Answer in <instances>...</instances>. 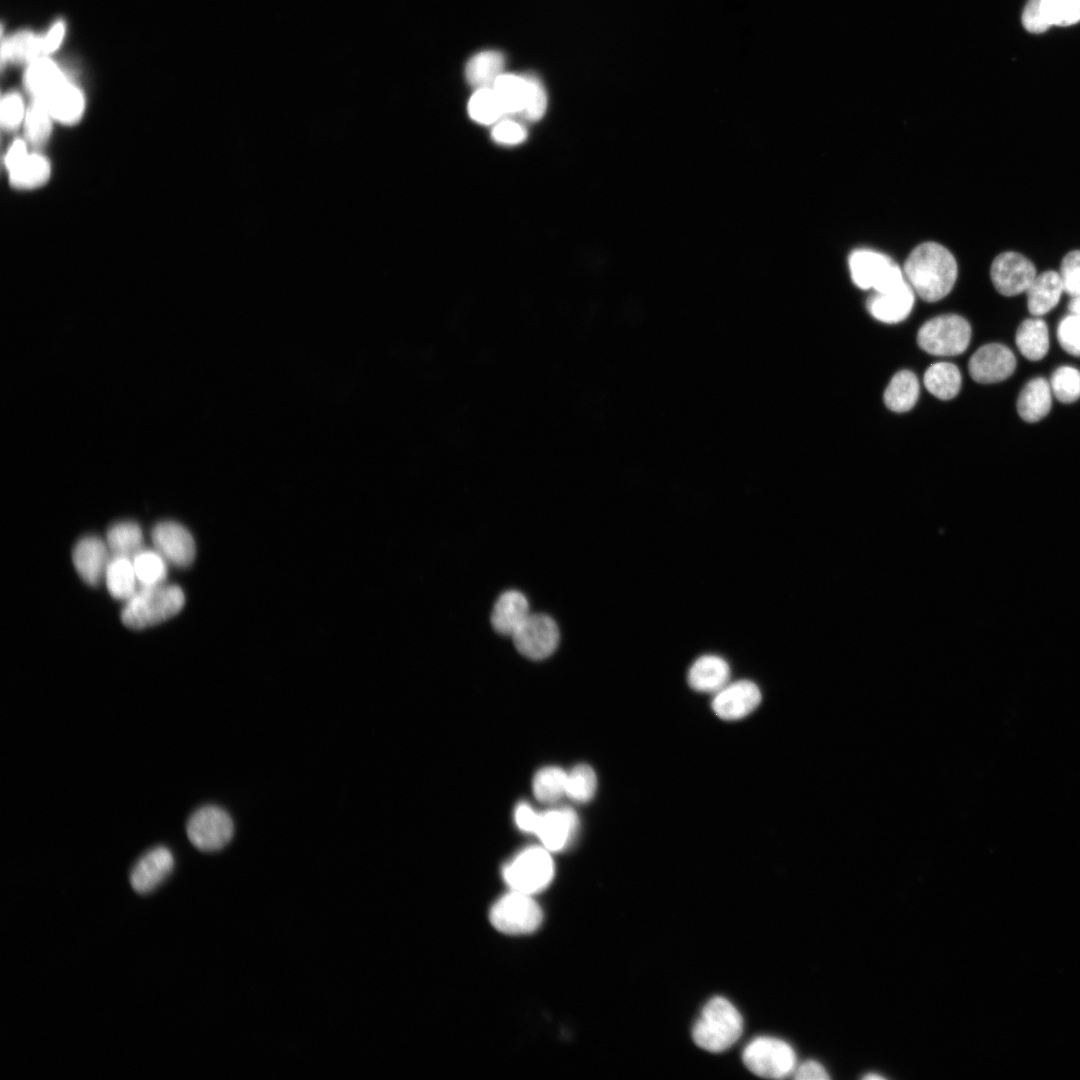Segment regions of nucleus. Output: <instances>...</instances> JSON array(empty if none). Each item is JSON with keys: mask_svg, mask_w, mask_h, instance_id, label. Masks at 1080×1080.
Returning <instances> with one entry per match:
<instances>
[{"mask_svg": "<svg viewBox=\"0 0 1080 1080\" xmlns=\"http://www.w3.org/2000/svg\"><path fill=\"white\" fill-rule=\"evenodd\" d=\"M540 812L534 810L528 803H519L514 812L516 825L524 832L535 833Z\"/></svg>", "mask_w": 1080, "mask_h": 1080, "instance_id": "nucleus-47", "label": "nucleus"}, {"mask_svg": "<svg viewBox=\"0 0 1080 1080\" xmlns=\"http://www.w3.org/2000/svg\"><path fill=\"white\" fill-rule=\"evenodd\" d=\"M597 789V777L594 770L586 764H579L567 772L566 796L579 803L590 801Z\"/></svg>", "mask_w": 1080, "mask_h": 1080, "instance_id": "nucleus-36", "label": "nucleus"}, {"mask_svg": "<svg viewBox=\"0 0 1080 1080\" xmlns=\"http://www.w3.org/2000/svg\"><path fill=\"white\" fill-rule=\"evenodd\" d=\"M794 1077L800 1080L829 1079V1075L825 1068L815 1060H808L796 1067L794 1070Z\"/></svg>", "mask_w": 1080, "mask_h": 1080, "instance_id": "nucleus-49", "label": "nucleus"}, {"mask_svg": "<svg viewBox=\"0 0 1080 1080\" xmlns=\"http://www.w3.org/2000/svg\"><path fill=\"white\" fill-rule=\"evenodd\" d=\"M65 81V76L59 67L45 57H38L31 61L25 75L26 86L35 99L45 98Z\"/></svg>", "mask_w": 1080, "mask_h": 1080, "instance_id": "nucleus-26", "label": "nucleus"}, {"mask_svg": "<svg viewBox=\"0 0 1080 1080\" xmlns=\"http://www.w3.org/2000/svg\"><path fill=\"white\" fill-rule=\"evenodd\" d=\"M554 864L545 847H529L503 868V878L515 891L533 895L545 889L553 879Z\"/></svg>", "mask_w": 1080, "mask_h": 1080, "instance_id": "nucleus-4", "label": "nucleus"}, {"mask_svg": "<svg viewBox=\"0 0 1080 1080\" xmlns=\"http://www.w3.org/2000/svg\"><path fill=\"white\" fill-rule=\"evenodd\" d=\"M41 55V36L32 32H19L2 43V63L8 60L33 61Z\"/></svg>", "mask_w": 1080, "mask_h": 1080, "instance_id": "nucleus-35", "label": "nucleus"}, {"mask_svg": "<svg viewBox=\"0 0 1080 1080\" xmlns=\"http://www.w3.org/2000/svg\"><path fill=\"white\" fill-rule=\"evenodd\" d=\"M72 557L81 578L87 584L97 586L105 576L109 563L108 550L103 541L94 536L82 538L75 545Z\"/></svg>", "mask_w": 1080, "mask_h": 1080, "instance_id": "nucleus-18", "label": "nucleus"}, {"mask_svg": "<svg viewBox=\"0 0 1080 1080\" xmlns=\"http://www.w3.org/2000/svg\"><path fill=\"white\" fill-rule=\"evenodd\" d=\"M1041 12L1049 26L1073 25L1080 21V0H1042Z\"/></svg>", "mask_w": 1080, "mask_h": 1080, "instance_id": "nucleus-39", "label": "nucleus"}, {"mask_svg": "<svg viewBox=\"0 0 1080 1080\" xmlns=\"http://www.w3.org/2000/svg\"><path fill=\"white\" fill-rule=\"evenodd\" d=\"M744 1065L764 1078H784L796 1068V1054L790 1044L771 1036L752 1039L742 1052Z\"/></svg>", "mask_w": 1080, "mask_h": 1080, "instance_id": "nucleus-6", "label": "nucleus"}, {"mask_svg": "<svg viewBox=\"0 0 1080 1080\" xmlns=\"http://www.w3.org/2000/svg\"><path fill=\"white\" fill-rule=\"evenodd\" d=\"M918 396L919 381L916 375L909 370H901L892 377L883 400L889 410L902 413L914 407Z\"/></svg>", "mask_w": 1080, "mask_h": 1080, "instance_id": "nucleus-25", "label": "nucleus"}, {"mask_svg": "<svg viewBox=\"0 0 1080 1080\" xmlns=\"http://www.w3.org/2000/svg\"><path fill=\"white\" fill-rule=\"evenodd\" d=\"M743 1032L738 1009L722 996L711 998L693 1025L692 1038L700 1048L719 1053L734 1045Z\"/></svg>", "mask_w": 1080, "mask_h": 1080, "instance_id": "nucleus-2", "label": "nucleus"}, {"mask_svg": "<svg viewBox=\"0 0 1080 1080\" xmlns=\"http://www.w3.org/2000/svg\"><path fill=\"white\" fill-rule=\"evenodd\" d=\"M518 652L531 660H543L557 649L560 632L546 614H530L512 636Z\"/></svg>", "mask_w": 1080, "mask_h": 1080, "instance_id": "nucleus-10", "label": "nucleus"}, {"mask_svg": "<svg viewBox=\"0 0 1080 1080\" xmlns=\"http://www.w3.org/2000/svg\"><path fill=\"white\" fill-rule=\"evenodd\" d=\"M863 1078H864V1079H869V1080H874V1079L880 1080V1079H884V1077H883L882 1075H879V1074H876V1073H873V1074H872V1073H869V1074L865 1075V1076H864Z\"/></svg>", "mask_w": 1080, "mask_h": 1080, "instance_id": "nucleus-52", "label": "nucleus"}, {"mask_svg": "<svg viewBox=\"0 0 1080 1080\" xmlns=\"http://www.w3.org/2000/svg\"><path fill=\"white\" fill-rule=\"evenodd\" d=\"M64 35L65 24L62 21L56 22L45 35L41 36L42 54L54 52L60 46Z\"/></svg>", "mask_w": 1080, "mask_h": 1080, "instance_id": "nucleus-48", "label": "nucleus"}, {"mask_svg": "<svg viewBox=\"0 0 1080 1080\" xmlns=\"http://www.w3.org/2000/svg\"><path fill=\"white\" fill-rule=\"evenodd\" d=\"M687 680L698 692L716 693L730 682L729 664L718 655H702L690 666Z\"/></svg>", "mask_w": 1080, "mask_h": 1080, "instance_id": "nucleus-20", "label": "nucleus"}, {"mask_svg": "<svg viewBox=\"0 0 1080 1080\" xmlns=\"http://www.w3.org/2000/svg\"><path fill=\"white\" fill-rule=\"evenodd\" d=\"M492 139L503 145H517L527 138L526 128L519 122L504 119L498 121L491 131Z\"/></svg>", "mask_w": 1080, "mask_h": 1080, "instance_id": "nucleus-45", "label": "nucleus"}, {"mask_svg": "<svg viewBox=\"0 0 1080 1080\" xmlns=\"http://www.w3.org/2000/svg\"><path fill=\"white\" fill-rule=\"evenodd\" d=\"M505 116L519 115L523 111L526 98L524 76L515 74L500 75L492 86Z\"/></svg>", "mask_w": 1080, "mask_h": 1080, "instance_id": "nucleus-31", "label": "nucleus"}, {"mask_svg": "<svg viewBox=\"0 0 1080 1080\" xmlns=\"http://www.w3.org/2000/svg\"><path fill=\"white\" fill-rule=\"evenodd\" d=\"M567 772L559 767H545L534 776V796L543 803H554L566 796Z\"/></svg>", "mask_w": 1080, "mask_h": 1080, "instance_id": "nucleus-33", "label": "nucleus"}, {"mask_svg": "<svg viewBox=\"0 0 1080 1080\" xmlns=\"http://www.w3.org/2000/svg\"><path fill=\"white\" fill-rule=\"evenodd\" d=\"M41 100L55 121L65 125L78 122L85 108L81 90L67 80Z\"/></svg>", "mask_w": 1080, "mask_h": 1080, "instance_id": "nucleus-21", "label": "nucleus"}, {"mask_svg": "<svg viewBox=\"0 0 1080 1080\" xmlns=\"http://www.w3.org/2000/svg\"><path fill=\"white\" fill-rule=\"evenodd\" d=\"M1041 1L1029 0L1023 10L1022 24L1028 32L1042 33L1050 27L1042 15Z\"/></svg>", "mask_w": 1080, "mask_h": 1080, "instance_id": "nucleus-46", "label": "nucleus"}, {"mask_svg": "<svg viewBox=\"0 0 1080 1080\" xmlns=\"http://www.w3.org/2000/svg\"><path fill=\"white\" fill-rule=\"evenodd\" d=\"M1063 292L1058 272L1045 271L1039 275L1036 274L1026 290L1030 313L1034 316L1048 313L1058 304Z\"/></svg>", "mask_w": 1080, "mask_h": 1080, "instance_id": "nucleus-22", "label": "nucleus"}, {"mask_svg": "<svg viewBox=\"0 0 1080 1080\" xmlns=\"http://www.w3.org/2000/svg\"><path fill=\"white\" fill-rule=\"evenodd\" d=\"M27 110L23 99L16 93L3 97L1 102V123L8 130L16 129L24 122Z\"/></svg>", "mask_w": 1080, "mask_h": 1080, "instance_id": "nucleus-44", "label": "nucleus"}, {"mask_svg": "<svg viewBox=\"0 0 1080 1080\" xmlns=\"http://www.w3.org/2000/svg\"><path fill=\"white\" fill-rule=\"evenodd\" d=\"M968 368L972 379L976 382L996 383L1013 374L1016 359L1008 347L992 343L980 347L971 356Z\"/></svg>", "mask_w": 1080, "mask_h": 1080, "instance_id": "nucleus-13", "label": "nucleus"}, {"mask_svg": "<svg viewBox=\"0 0 1080 1080\" xmlns=\"http://www.w3.org/2000/svg\"><path fill=\"white\" fill-rule=\"evenodd\" d=\"M523 76L526 81V98L520 116L529 121H538L546 112L547 95L542 82L535 75Z\"/></svg>", "mask_w": 1080, "mask_h": 1080, "instance_id": "nucleus-41", "label": "nucleus"}, {"mask_svg": "<svg viewBox=\"0 0 1080 1080\" xmlns=\"http://www.w3.org/2000/svg\"><path fill=\"white\" fill-rule=\"evenodd\" d=\"M136 579L130 558L114 556L109 560L105 580L111 596L119 600H128L136 592Z\"/></svg>", "mask_w": 1080, "mask_h": 1080, "instance_id": "nucleus-29", "label": "nucleus"}, {"mask_svg": "<svg viewBox=\"0 0 1080 1080\" xmlns=\"http://www.w3.org/2000/svg\"><path fill=\"white\" fill-rule=\"evenodd\" d=\"M529 615L525 595L517 590H508L494 604L491 625L498 634L512 637Z\"/></svg>", "mask_w": 1080, "mask_h": 1080, "instance_id": "nucleus-19", "label": "nucleus"}, {"mask_svg": "<svg viewBox=\"0 0 1080 1080\" xmlns=\"http://www.w3.org/2000/svg\"><path fill=\"white\" fill-rule=\"evenodd\" d=\"M1050 387L1055 397L1063 403H1072L1080 398V371L1071 366L1056 369L1051 377Z\"/></svg>", "mask_w": 1080, "mask_h": 1080, "instance_id": "nucleus-40", "label": "nucleus"}, {"mask_svg": "<svg viewBox=\"0 0 1080 1080\" xmlns=\"http://www.w3.org/2000/svg\"><path fill=\"white\" fill-rule=\"evenodd\" d=\"M903 273L921 299L936 302L952 290L957 279V263L944 246L925 242L909 254Z\"/></svg>", "mask_w": 1080, "mask_h": 1080, "instance_id": "nucleus-1", "label": "nucleus"}, {"mask_svg": "<svg viewBox=\"0 0 1080 1080\" xmlns=\"http://www.w3.org/2000/svg\"><path fill=\"white\" fill-rule=\"evenodd\" d=\"M761 702L759 687L750 680L727 683L714 693L712 709L724 720H739L753 712Z\"/></svg>", "mask_w": 1080, "mask_h": 1080, "instance_id": "nucleus-12", "label": "nucleus"}, {"mask_svg": "<svg viewBox=\"0 0 1080 1080\" xmlns=\"http://www.w3.org/2000/svg\"><path fill=\"white\" fill-rule=\"evenodd\" d=\"M1058 273L1064 292L1072 298L1080 296V250H1073L1064 256Z\"/></svg>", "mask_w": 1080, "mask_h": 1080, "instance_id": "nucleus-42", "label": "nucleus"}, {"mask_svg": "<svg viewBox=\"0 0 1080 1080\" xmlns=\"http://www.w3.org/2000/svg\"><path fill=\"white\" fill-rule=\"evenodd\" d=\"M543 919L542 910L532 895L512 890L490 910L492 925L502 933L519 935L535 931Z\"/></svg>", "mask_w": 1080, "mask_h": 1080, "instance_id": "nucleus-8", "label": "nucleus"}, {"mask_svg": "<svg viewBox=\"0 0 1080 1080\" xmlns=\"http://www.w3.org/2000/svg\"><path fill=\"white\" fill-rule=\"evenodd\" d=\"M851 278L860 289L883 293L906 282L903 271L888 256L869 249H858L849 256Z\"/></svg>", "mask_w": 1080, "mask_h": 1080, "instance_id": "nucleus-7", "label": "nucleus"}, {"mask_svg": "<svg viewBox=\"0 0 1080 1080\" xmlns=\"http://www.w3.org/2000/svg\"><path fill=\"white\" fill-rule=\"evenodd\" d=\"M504 66L505 58L501 52L484 50L469 59L465 67V76L468 83L477 89L492 87L497 78L503 74Z\"/></svg>", "mask_w": 1080, "mask_h": 1080, "instance_id": "nucleus-24", "label": "nucleus"}, {"mask_svg": "<svg viewBox=\"0 0 1080 1080\" xmlns=\"http://www.w3.org/2000/svg\"><path fill=\"white\" fill-rule=\"evenodd\" d=\"M186 831L190 842L197 849L214 852L230 842L234 824L226 810L215 805H206L190 816Z\"/></svg>", "mask_w": 1080, "mask_h": 1080, "instance_id": "nucleus-9", "label": "nucleus"}, {"mask_svg": "<svg viewBox=\"0 0 1080 1080\" xmlns=\"http://www.w3.org/2000/svg\"><path fill=\"white\" fill-rule=\"evenodd\" d=\"M914 290L906 281L883 293L874 292L866 301L868 312L878 321L895 324L908 317L914 305Z\"/></svg>", "mask_w": 1080, "mask_h": 1080, "instance_id": "nucleus-17", "label": "nucleus"}, {"mask_svg": "<svg viewBox=\"0 0 1080 1080\" xmlns=\"http://www.w3.org/2000/svg\"><path fill=\"white\" fill-rule=\"evenodd\" d=\"M53 117L46 105L39 99H34L27 109L24 119L26 136L33 144H42L50 136Z\"/></svg>", "mask_w": 1080, "mask_h": 1080, "instance_id": "nucleus-38", "label": "nucleus"}, {"mask_svg": "<svg viewBox=\"0 0 1080 1080\" xmlns=\"http://www.w3.org/2000/svg\"><path fill=\"white\" fill-rule=\"evenodd\" d=\"M1015 341L1021 354L1027 359H1042L1049 349V333L1046 323L1039 319L1024 320L1018 327Z\"/></svg>", "mask_w": 1080, "mask_h": 1080, "instance_id": "nucleus-27", "label": "nucleus"}, {"mask_svg": "<svg viewBox=\"0 0 1080 1080\" xmlns=\"http://www.w3.org/2000/svg\"><path fill=\"white\" fill-rule=\"evenodd\" d=\"M151 538L157 552L173 565L187 567L193 562L195 542L182 525L172 521L160 522L153 527Z\"/></svg>", "mask_w": 1080, "mask_h": 1080, "instance_id": "nucleus-14", "label": "nucleus"}, {"mask_svg": "<svg viewBox=\"0 0 1080 1080\" xmlns=\"http://www.w3.org/2000/svg\"><path fill=\"white\" fill-rule=\"evenodd\" d=\"M27 146L23 140H16L8 149L4 162L8 171L17 166L27 155Z\"/></svg>", "mask_w": 1080, "mask_h": 1080, "instance_id": "nucleus-50", "label": "nucleus"}, {"mask_svg": "<svg viewBox=\"0 0 1080 1080\" xmlns=\"http://www.w3.org/2000/svg\"><path fill=\"white\" fill-rule=\"evenodd\" d=\"M467 109L471 119L482 125L497 123L505 116L492 87L476 89L469 99Z\"/></svg>", "mask_w": 1080, "mask_h": 1080, "instance_id": "nucleus-34", "label": "nucleus"}, {"mask_svg": "<svg viewBox=\"0 0 1080 1080\" xmlns=\"http://www.w3.org/2000/svg\"><path fill=\"white\" fill-rule=\"evenodd\" d=\"M1057 338L1066 352L1080 357V316L1071 313L1064 317L1058 325Z\"/></svg>", "mask_w": 1080, "mask_h": 1080, "instance_id": "nucleus-43", "label": "nucleus"}, {"mask_svg": "<svg viewBox=\"0 0 1080 1080\" xmlns=\"http://www.w3.org/2000/svg\"><path fill=\"white\" fill-rule=\"evenodd\" d=\"M927 390L941 400L954 398L961 387V374L956 365L938 362L927 368L924 374Z\"/></svg>", "mask_w": 1080, "mask_h": 1080, "instance_id": "nucleus-28", "label": "nucleus"}, {"mask_svg": "<svg viewBox=\"0 0 1080 1080\" xmlns=\"http://www.w3.org/2000/svg\"><path fill=\"white\" fill-rule=\"evenodd\" d=\"M578 827L579 820L574 810L566 807L551 809L540 812L534 834L550 852L560 851L574 840Z\"/></svg>", "mask_w": 1080, "mask_h": 1080, "instance_id": "nucleus-15", "label": "nucleus"}, {"mask_svg": "<svg viewBox=\"0 0 1080 1080\" xmlns=\"http://www.w3.org/2000/svg\"><path fill=\"white\" fill-rule=\"evenodd\" d=\"M1051 404L1050 384L1044 378L1037 377L1030 380L1021 390L1017 401V411L1023 420L1037 422L1048 414Z\"/></svg>", "mask_w": 1080, "mask_h": 1080, "instance_id": "nucleus-23", "label": "nucleus"}, {"mask_svg": "<svg viewBox=\"0 0 1080 1080\" xmlns=\"http://www.w3.org/2000/svg\"><path fill=\"white\" fill-rule=\"evenodd\" d=\"M137 580L143 586L161 583L167 574L166 564L159 552L141 550L132 560Z\"/></svg>", "mask_w": 1080, "mask_h": 1080, "instance_id": "nucleus-37", "label": "nucleus"}, {"mask_svg": "<svg viewBox=\"0 0 1080 1080\" xmlns=\"http://www.w3.org/2000/svg\"><path fill=\"white\" fill-rule=\"evenodd\" d=\"M990 275L996 290L1005 296L1026 292L1036 276L1034 264L1017 252L999 254L991 265Z\"/></svg>", "mask_w": 1080, "mask_h": 1080, "instance_id": "nucleus-11", "label": "nucleus"}, {"mask_svg": "<svg viewBox=\"0 0 1080 1080\" xmlns=\"http://www.w3.org/2000/svg\"><path fill=\"white\" fill-rule=\"evenodd\" d=\"M107 542L114 556L134 557L141 551L142 531L134 522H119L107 531Z\"/></svg>", "mask_w": 1080, "mask_h": 1080, "instance_id": "nucleus-32", "label": "nucleus"}, {"mask_svg": "<svg viewBox=\"0 0 1080 1080\" xmlns=\"http://www.w3.org/2000/svg\"><path fill=\"white\" fill-rule=\"evenodd\" d=\"M174 857L171 851L158 846L149 850L134 865L130 884L134 891L146 894L156 889L172 872Z\"/></svg>", "mask_w": 1080, "mask_h": 1080, "instance_id": "nucleus-16", "label": "nucleus"}, {"mask_svg": "<svg viewBox=\"0 0 1080 1080\" xmlns=\"http://www.w3.org/2000/svg\"><path fill=\"white\" fill-rule=\"evenodd\" d=\"M184 603V593L176 585L143 586L127 600L121 619L129 628H147L176 615Z\"/></svg>", "mask_w": 1080, "mask_h": 1080, "instance_id": "nucleus-3", "label": "nucleus"}, {"mask_svg": "<svg viewBox=\"0 0 1080 1080\" xmlns=\"http://www.w3.org/2000/svg\"><path fill=\"white\" fill-rule=\"evenodd\" d=\"M1069 310L1071 313L1080 316V296L1072 298L1069 303Z\"/></svg>", "mask_w": 1080, "mask_h": 1080, "instance_id": "nucleus-51", "label": "nucleus"}, {"mask_svg": "<svg viewBox=\"0 0 1080 1080\" xmlns=\"http://www.w3.org/2000/svg\"><path fill=\"white\" fill-rule=\"evenodd\" d=\"M50 164L44 156L28 154L9 172L13 186L20 189H33L45 184L50 176Z\"/></svg>", "mask_w": 1080, "mask_h": 1080, "instance_id": "nucleus-30", "label": "nucleus"}, {"mask_svg": "<svg viewBox=\"0 0 1080 1080\" xmlns=\"http://www.w3.org/2000/svg\"><path fill=\"white\" fill-rule=\"evenodd\" d=\"M970 338V324L956 314L940 315L926 321L917 334L919 347L936 356L963 353L970 343Z\"/></svg>", "mask_w": 1080, "mask_h": 1080, "instance_id": "nucleus-5", "label": "nucleus"}]
</instances>
